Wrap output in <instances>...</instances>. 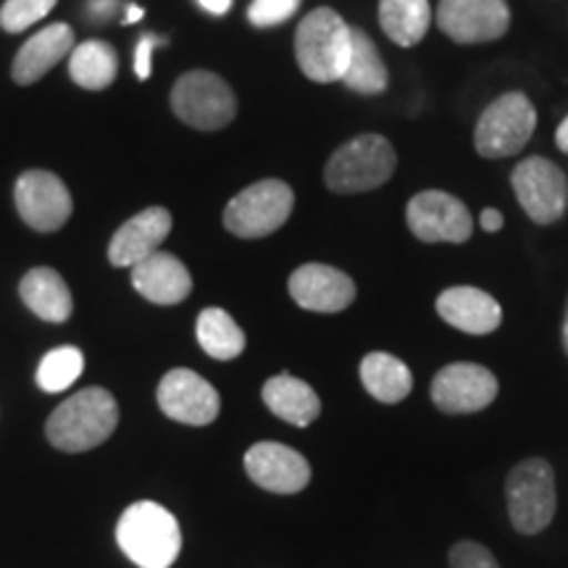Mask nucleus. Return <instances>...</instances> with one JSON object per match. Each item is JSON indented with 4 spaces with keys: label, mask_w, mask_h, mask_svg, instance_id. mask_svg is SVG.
Listing matches in <instances>:
<instances>
[{
    "label": "nucleus",
    "mask_w": 568,
    "mask_h": 568,
    "mask_svg": "<svg viewBox=\"0 0 568 568\" xmlns=\"http://www.w3.org/2000/svg\"><path fill=\"white\" fill-rule=\"evenodd\" d=\"M159 406L174 422L209 426L211 422H216L222 403H219L216 387L209 379L190 372V368H174L161 379Z\"/></svg>",
    "instance_id": "ddd939ff"
},
{
    "label": "nucleus",
    "mask_w": 568,
    "mask_h": 568,
    "mask_svg": "<svg viewBox=\"0 0 568 568\" xmlns=\"http://www.w3.org/2000/svg\"><path fill=\"white\" fill-rule=\"evenodd\" d=\"M495 397V374L479 364H450L432 382V400L443 414H477Z\"/></svg>",
    "instance_id": "4468645a"
},
{
    "label": "nucleus",
    "mask_w": 568,
    "mask_h": 568,
    "mask_svg": "<svg viewBox=\"0 0 568 568\" xmlns=\"http://www.w3.org/2000/svg\"><path fill=\"white\" fill-rule=\"evenodd\" d=\"M361 382L366 393L379 403H400L414 389L410 368L389 353H368L361 361Z\"/></svg>",
    "instance_id": "5701e85b"
},
{
    "label": "nucleus",
    "mask_w": 568,
    "mask_h": 568,
    "mask_svg": "<svg viewBox=\"0 0 568 568\" xmlns=\"http://www.w3.org/2000/svg\"><path fill=\"white\" fill-rule=\"evenodd\" d=\"M345 88L361 95H379L387 90V67L376 51L374 40L364 30L351 27V59L343 74Z\"/></svg>",
    "instance_id": "b1692460"
},
{
    "label": "nucleus",
    "mask_w": 568,
    "mask_h": 568,
    "mask_svg": "<svg viewBox=\"0 0 568 568\" xmlns=\"http://www.w3.org/2000/svg\"><path fill=\"white\" fill-rule=\"evenodd\" d=\"M406 219L422 243H466L474 232V219L466 205L443 190L418 193L408 203Z\"/></svg>",
    "instance_id": "9d476101"
},
{
    "label": "nucleus",
    "mask_w": 568,
    "mask_h": 568,
    "mask_svg": "<svg viewBox=\"0 0 568 568\" xmlns=\"http://www.w3.org/2000/svg\"><path fill=\"white\" fill-rule=\"evenodd\" d=\"M508 516L516 531L537 535L556 516V474L542 458L521 460L506 481Z\"/></svg>",
    "instance_id": "39448f33"
},
{
    "label": "nucleus",
    "mask_w": 568,
    "mask_h": 568,
    "mask_svg": "<svg viewBox=\"0 0 568 568\" xmlns=\"http://www.w3.org/2000/svg\"><path fill=\"white\" fill-rule=\"evenodd\" d=\"M17 209L32 230L55 232L69 222L71 216V195L59 176L45 169H32L17 180Z\"/></svg>",
    "instance_id": "f8f14e48"
},
{
    "label": "nucleus",
    "mask_w": 568,
    "mask_h": 568,
    "mask_svg": "<svg viewBox=\"0 0 568 568\" xmlns=\"http://www.w3.org/2000/svg\"><path fill=\"white\" fill-rule=\"evenodd\" d=\"M395 148L382 134H361L345 142L324 169L326 187L339 195L368 193L385 184L395 172Z\"/></svg>",
    "instance_id": "20e7f679"
},
{
    "label": "nucleus",
    "mask_w": 568,
    "mask_h": 568,
    "mask_svg": "<svg viewBox=\"0 0 568 568\" xmlns=\"http://www.w3.org/2000/svg\"><path fill=\"white\" fill-rule=\"evenodd\" d=\"M450 568H500L493 552L479 542H458L450 550Z\"/></svg>",
    "instance_id": "7c9ffc66"
},
{
    "label": "nucleus",
    "mask_w": 568,
    "mask_h": 568,
    "mask_svg": "<svg viewBox=\"0 0 568 568\" xmlns=\"http://www.w3.org/2000/svg\"><path fill=\"white\" fill-rule=\"evenodd\" d=\"M290 295L305 311L337 314L355 301V284L335 266L305 264L290 276Z\"/></svg>",
    "instance_id": "dca6fc26"
},
{
    "label": "nucleus",
    "mask_w": 568,
    "mask_h": 568,
    "mask_svg": "<svg viewBox=\"0 0 568 568\" xmlns=\"http://www.w3.org/2000/svg\"><path fill=\"white\" fill-rule=\"evenodd\" d=\"M169 232H172V213L161 205H151V209L140 211L138 216L119 226L109 243V261L119 268H132L159 251Z\"/></svg>",
    "instance_id": "f3484780"
},
{
    "label": "nucleus",
    "mask_w": 568,
    "mask_h": 568,
    "mask_svg": "<svg viewBox=\"0 0 568 568\" xmlns=\"http://www.w3.org/2000/svg\"><path fill=\"white\" fill-rule=\"evenodd\" d=\"M301 9V0H253L251 9H247V19L253 27H276L290 17H295V11Z\"/></svg>",
    "instance_id": "c756f323"
},
{
    "label": "nucleus",
    "mask_w": 568,
    "mask_h": 568,
    "mask_svg": "<svg viewBox=\"0 0 568 568\" xmlns=\"http://www.w3.org/2000/svg\"><path fill=\"white\" fill-rule=\"evenodd\" d=\"M556 142H558L560 151L568 153V116H566L564 122H560V126H558V132H556Z\"/></svg>",
    "instance_id": "f704fd0d"
},
{
    "label": "nucleus",
    "mask_w": 568,
    "mask_h": 568,
    "mask_svg": "<svg viewBox=\"0 0 568 568\" xmlns=\"http://www.w3.org/2000/svg\"><path fill=\"white\" fill-rule=\"evenodd\" d=\"M134 290L155 305H176L193 293V276L172 253L155 251L132 266Z\"/></svg>",
    "instance_id": "a211bd4d"
},
{
    "label": "nucleus",
    "mask_w": 568,
    "mask_h": 568,
    "mask_svg": "<svg viewBox=\"0 0 568 568\" xmlns=\"http://www.w3.org/2000/svg\"><path fill=\"white\" fill-rule=\"evenodd\" d=\"M264 403L274 416L295 426H308L322 414V400L314 387L293 374H280L264 385Z\"/></svg>",
    "instance_id": "4be33fe9"
},
{
    "label": "nucleus",
    "mask_w": 568,
    "mask_h": 568,
    "mask_svg": "<svg viewBox=\"0 0 568 568\" xmlns=\"http://www.w3.org/2000/svg\"><path fill=\"white\" fill-rule=\"evenodd\" d=\"M172 109L184 124L201 132L224 130L237 113V98L213 71H187L172 90Z\"/></svg>",
    "instance_id": "0eeeda50"
},
{
    "label": "nucleus",
    "mask_w": 568,
    "mask_h": 568,
    "mask_svg": "<svg viewBox=\"0 0 568 568\" xmlns=\"http://www.w3.org/2000/svg\"><path fill=\"white\" fill-rule=\"evenodd\" d=\"M119 55L109 42L88 40L71 51L69 74L84 90H105L116 80Z\"/></svg>",
    "instance_id": "a878e982"
},
{
    "label": "nucleus",
    "mask_w": 568,
    "mask_h": 568,
    "mask_svg": "<svg viewBox=\"0 0 568 568\" xmlns=\"http://www.w3.org/2000/svg\"><path fill=\"white\" fill-rule=\"evenodd\" d=\"M295 55L311 82H343L351 59V27L332 9H316L295 32Z\"/></svg>",
    "instance_id": "7ed1b4c3"
},
{
    "label": "nucleus",
    "mask_w": 568,
    "mask_h": 568,
    "mask_svg": "<svg viewBox=\"0 0 568 568\" xmlns=\"http://www.w3.org/2000/svg\"><path fill=\"white\" fill-rule=\"evenodd\" d=\"M205 11L213 13V17H224L232 9V0H197Z\"/></svg>",
    "instance_id": "72a5a7b5"
},
{
    "label": "nucleus",
    "mask_w": 568,
    "mask_h": 568,
    "mask_svg": "<svg viewBox=\"0 0 568 568\" xmlns=\"http://www.w3.org/2000/svg\"><path fill=\"white\" fill-rule=\"evenodd\" d=\"M119 548L140 568H169L180 558L182 529L172 510L140 500L119 518Z\"/></svg>",
    "instance_id": "f03ea898"
},
{
    "label": "nucleus",
    "mask_w": 568,
    "mask_h": 568,
    "mask_svg": "<svg viewBox=\"0 0 568 568\" xmlns=\"http://www.w3.org/2000/svg\"><path fill=\"white\" fill-rule=\"evenodd\" d=\"M82 372H84V355L80 347L74 345L55 347V351H51L40 361L38 385L40 389H45V393L51 395L63 393V389H69L77 379H80Z\"/></svg>",
    "instance_id": "cd10ccee"
},
{
    "label": "nucleus",
    "mask_w": 568,
    "mask_h": 568,
    "mask_svg": "<svg viewBox=\"0 0 568 568\" xmlns=\"http://www.w3.org/2000/svg\"><path fill=\"white\" fill-rule=\"evenodd\" d=\"M197 343L211 358L232 361L245 351V332L222 308H205L197 316Z\"/></svg>",
    "instance_id": "bb28decb"
},
{
    "label": "nucleus",
    "mask_w": 568,
    "mask_h": 568,
    "mask_svg": "<svg viewBox=\"0 0 568 568\" xmlns=\"http://www.w3.org/2000/svg\"><path fill=\"white\" fill-rule=\"evenodd\" d=\"M74 51V32L69 24H51L45 30L34 34L32 40L24 42V48L17 53L13 61V82L32 84L40 77H45L63 55Z\"/></svg>",
    "instance_id": "aec40b11"
},
{
    "label": "nucleus",
    "mask_w": 568,
    "mask_h": 568,
    "mask_svg": "<svg viewBox=\"0 0 568 568\" xmlns=\"http://www.w3.org/2000/svg\"><path fill=\"white\" fill-rule=\"evenodd\" d=\"M535 124L537 113L529 98L521 92H506L479 116L477 134H474L477 153L485 159L516 155L529 142Z\"/></svg>",
    "instance_id": "6e6552de"
},
{
    "label": "nucleus",
    "mask_w": 568,
    "mask_h": 568,
    "mask_svg": "<svg viewBox=\"0 0 568 568\" xmlns=\"http://www.w3.org/2000/svg\"><path fill=\"white\" fill-rule=\"evenodd\" d=\"M437 24L447 38L471 45L503 38L510 27L506 0H439Z\"/></svg>",
    "instance_id": "9b49d317"
},
{
    "label": "nucleus",
    "mask_w": 568,
    "mask_h": 568,
    "mask_svg": "<svg viewBox=\"0 0 568 568\" xmlns=\"http://www.w3.org/2000/svg\"><path fill=\"white\" fill-rule=\"evenodd\" d=\"M159 45H166V40L159 38V34H145V38H140L138 42V51H134V74H138L142 82L151 80L153 74L151 55H153V48Z\"/></svg>",
    "instance_id": "2f4dec72"
},
{
    "label": "nucleus",
    "mask_w": 568,
    "mask_h": 568,
    "mask_svg": "<svg viewBox=\"0 0 568 568\" xmlns=\"http://www.w3.org/2000/svg\"><path fill=\"white\" fill-rule=\"evenodd\" d=\"M564 345L568 351V308H566V322H564Z\"/></svg>",
    "instance_id": "e433bc0d"
},
{
    "label": "nucleus",
    "mask_w": 568,
    "mask_h": 568,
    "mask_svg": "<svg viewBox=\"0 0 568 568\" xmlns=\"http://www.w3.org/2000/svg\"><path fill=\"white\" fill-rule=\"evenodd\" d=\"M55 0H6L0 9V27L6 32H21L32 27L34 21L53 11Z\"/></svg>",
    "instance_id": "c85d7f7f"
},
{
    "label": "nucleus",
    "mask_w": 568,
    "mask_h": 568,
    "mask_svg": "<svg viewBox=\"0 0 568 568\" xmlns=\"http://www.w3.org/2000/svg\"><path fill=\"white\" fill-rule=\"evenodd\" d=\"M437 314L466 335H489L503 322L500 303L485 290L450 287L437 297Z\"/></svg>",
    "instance_id": "6ab92c4d"
},
{
    "label": "nucleus",
    "mask_w": 568,
    "mask_h": 568,
    "mask_svg": "<svg viewBox=\"0 0 568 568\" xmlns=\"http://www.w3.org/2000/svg\"><path fill=\"white\" fill-rule=\"evenodd\" d=\"M19 295L34 316H40L42 322L51 324H63L71 316V308H74L69 284L63 282V276L59 272H53V268L48 266L32 268V272L21 280Z\"/></svg>",
    "instance_id": "412c9836"
},
{
    "label": "nucleus",
    "mask_w": 568,
    "mask_h": 568,
    "mask_svg": "<svg viewBox=\"0 0 568 568\" xmlns=\"http://www.w3.org/2000/svg\"><path fill=\"white\" fill-rule=\"evenodd\" d=\"M295 195L282 180H264L245 187L226 203L224 226L234 237L258 240L280 230L293 213Z\"/></svg>",
    "instance_id": "423d86ee"
},
{
    "label": "nucleus",
    "mask_w": 568,
    "mask_h": 568,
    "mask_svg": "<svg viewBox=\"0 0 568 568\" xmlns=\"http://www.w3.org/2000/svg\"><path fill=\"white\" fill-rule=\"evenodd\" d=\"M510 182H514L518 203L531 222L552 224L564 216L568 205V180L552 161L531 155L514 169Z\"/></svg>",
    "instance_id": "1a4fd4ad"
},
{
    "label": "nucleus",
    "mask_w": 568,
    "mask_h": 568,
    "mask_svg": "<svg viewBox=\"0 0 568 568\" xmlns=\"http://www.w3.org/2000/svg\"><path fill=\"white\" fill-rule=\"evenodd\" d=\"M481 226H485L487 232H497L503 226V213L497 209H485L481 211Z\"/></svg>",
    "instance_id": "473e14b6"
},
{
    "label": "nucleus",
    "mask_w": 568,
    "mask_h": 568,
    "mask_svg": "<svg viewBox=\"0 0 568 568\" xmlns=\"http://www.w3.org/2000/svg\"><path fill=\"white\" fill-rule=\"evenodd\" d=\"M142 17H145V11H142V9H140V6H130V9H126L124 24H134V21H140Z\"/></svg>",
    "instance_id": "c9c22d12"
},
{
    "label": "nucleus",
    "mask_w": 568,
    "mask_h": 568,
    "mask_svg": "<svg viewBox=\"0 0 568 568\" xmlns=\"http://www.w3.org/2000/svg\"><path fill=\"white\" fill-rule=\"evenodd\" d=\"M119 424V406L103 387H88L71 395L53 410L45 435L63 453H84L103 445Z\"/></svg>",
    "instance_id": "f257e3e1"
},
{
    "label": "nucleus",
    "mask_w": 568,
    "mask_h": 568,
    "mask_svg": "<svg viewBox=\"0 0 568 568\" xmlns=\"http://www.w3.org/2000/svg\"><path fill=\"white\" fill-rule=\"evenodd\" d=\"M245 471L255 485L276 495H295L311 481V466L282 443H258L245 453Z\"/></svg>",
    "instance_id": "2eb2a0df"
},
{
    "label": "nucleus",
    "mask_w": 568,
    "mask_h": 568,
    "mask_svg": "<svg viewBox=\"0 0 568 568\" xmlns=\"http://www.w3.org/2000/svg\"><path fill=\"white\" fill-rule=\"evenodd\" d=\"M429 0H382L379 3L382 30L403 48L422 42L426 30H429Z\"/></svg>",
    "instance_id": "393cba45"
}]
</instances>
